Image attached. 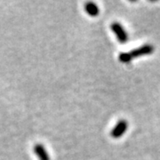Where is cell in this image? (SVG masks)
Listing matches in <instances>:
<instances>
[{
  "instance_id": "obj_1",
  "label": "cell",
  "mask_w": 160,
  "mask_h": 160,
  "mask_svg": "<svg viewBox=\"0 0 160 160\" xmlns=\"http://www.w3.org/2000/svg\"><path fill=\"white\" fill-rule=\"evenodd\" d=\"M154 51V47L151 45H144L142 46H140L138 48L132 49L131 52H121L118 56V59L121 62H131L133 58L140 57L142 55H147V54H150Z\"/></svg>"
},
{
  "instance_id": "obj_4",
  "label": "cell",
  "mask_w": 160,
  "mask_h": 160,
  "mask_svg": "<svg viewBox=\"0 0 160 160\" xmlns=\"http://www.w3.org/2000/svg\"><path fill=\"white\" fill-rule=\"evenodd\" d=\"M33 150L39 160H50V157L47 153L46 148L42 144H36L33 148Z\"/></svg>"
},
{
  "instance_id": "obj_5",
  "label": "cell",
  "mask_w": 160,
  "mask_h": 160,
  "mask_svg": "<svg viewBox=\"0 0 160 160\" xmlns=\"http://www.w3.org/2000/svg\"><path fill=\"white\" fill-rule=\"evenodd\" d=\"M85 9H86V12L92 16V17H96L99 14V8L96 4L92 3V2H88L85 5Z\"/></svg>"
},
{
  "instance_id": "obj_2",
  "label": "cell",
  "mask_w": 160,
  "mask_h": 160,
  "mask_svg": "<svg viewBox=\"0 0 160 160\" xmlns=\"http://www.w3.org/2000/svg\"><path fill=\"white\" fill-rule=\"evenodd\" d=\"M110 28L112 29V31L116 34V36H117V38H118V39L120 43L124 44V43H126V41L128 40L127 33L126 32L124 27L120 23L113 22L111 24Z\"/></svg>"
},
{
  "instance_id": "obj_3",
  "label": "cell",
  "mask_w": 160,
  "mask_h": 160,
  "mask_svg": "<svg viewBox=\"0 0 160 160\" xmlns=\"http://www.w3.org/2000/svg\"><path fill=\"white\" fill-rule=\"evenodd\" d=\"M127 126H128V124H127L126 120H120L110 132L111 137L114 138V139H118V138L121 137L126 132Z\"/></svg>"
}]
</instances>
